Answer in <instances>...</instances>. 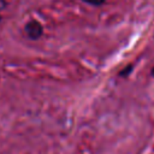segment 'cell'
Listing matches in <instances>:
<instances>
[{
  "mask_svg": "<svg viewBox=\"0 0 154 154\" xmlns=\"http://www.w3.org/2000/svg\"><path fill=\"white\" fill-rule=\"evenodd\" d=\"M150 73H152V76H153V77H154V67H153V69H152V72H150Z\"/></svg>",
  "mask_w": 154,
  "mask_h": 154,
  "instance_id": "obj_4",
  "label": "cell"
},
{
  "mask_svg": "<svg viewBox=\"0 0 154 154\" xmlns=\"http://www.w3.org/2000/svg\"><path fill=\"white\" fill-rule=\"evenodd\" d=\"M131 70H132V66H128V69H126V70H124V71H122L119 75H120V76H126Z\"/></svg>",
  "mask_w": 154,
  "mask_h": 154,
  "instance_id": "obj_3",
  "label": "cell"
},
{
  "mask_svg": "<svg viewBox=\"0 0 154 154\" xmlns=\"http://www.w3.org/2000/svg\"><path fill=\"white\" fill-rule=\"evenodd\" d=\"M82 1L88 5H91V6H101L106 2V0H82Z\"/></svg>",
  "mask_w": 154,
  "mask_h": 154,
  "instance_id": "obj_2",
  "label": "cell"
},
{
  "mask_svg": "<svg viewBox=\"0 0 154 154\" xmlns=\"http://www.w3.org/2000/svg\"><path fill=\"white\" fill-rule=\"evenodd\" d=\"M24 31L26 34V36L31 40H37L42 36L43 34V26L38 20H30L25 24Z\"/></svg>",
  "mask_w": 154,
  "mask_h": 154,
  "instance_id": "obj_1",
  "label": "cell"
}]
</instances>
